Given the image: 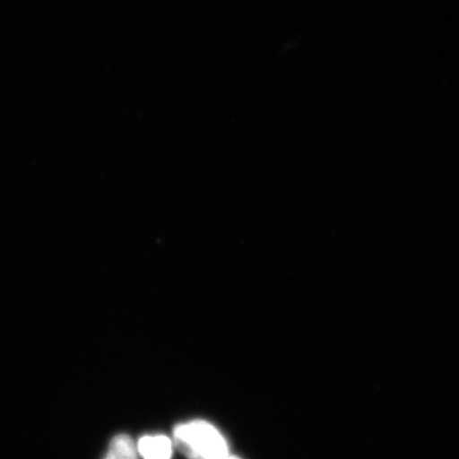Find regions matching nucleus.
<instances>
[{
  "label": "nucleus",
  "instance_id": "obj_1",
  "mask_svg": "<svg viewBox=\"0 0 459 459\" xmlns=\"http://www.w3.org/2000/svg\"><path fill=\"white\" fill-rule=\"evenodd\" d=\"M178 446L193 457L225 458L229 449L225 438L212 424L192 421L180 424L175 429Z\"/></svg>",
  "mask_w": 459,
  "mask_h": 459
},
{
  "label": "nucleus",
  "instance_id": "obj_2",
  "mask_svg": "<svg viewBox=\"0 0 459 459\" xmlns=\"http://www.w3.org/2000/svg\"><path fill=\"white\" fill-rule=\"evenodd\" d=\"M137 450L146 458H169L172 455L171 441L166 436H145L139 441Z\"/></svg>",
  "mask_w": 459,
  "mask_h": 459
},
{
  "label": "nucleus",
  "instance_id": "obj_3",
  "mask_svg": "<svg viewBox=\"0 0 459 459\" xmlns=\"http://www.w3.org/2000/svg\"><path fill=\"white\" fill-rule=\"evenodd\" d=\"M136 447L127 435H118L112 440L110 449L108 451L107 458H134Z\"/></svg>",
  "mask_w": 459,
  "mask_h": 459
}]
</instances>
